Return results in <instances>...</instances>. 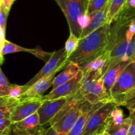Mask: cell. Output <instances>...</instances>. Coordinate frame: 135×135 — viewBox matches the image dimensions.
Listing matches in <instances>:
<instances>
[{
	"label": "cell",
	"instance_id": "e575fe53",
	"mask_svg": "<svg viewBox=\"0 0 135 135\" xmlns=\"http://www.w3.org/2000/svg\"><path fill=\"white\" fill-rule=\"evenodd\" d=\"M127 11L129 17L131 18V19L134 20L135 22V9H131L128 5H127Z\"/></svg>",
	"mask_w": 135,
	"mask_h": 135
},
{
	"label": "cell",
	"instance_id": "d6986e66",
	"mask_svg": "<svg viewBox=\"0 0 135 135\" xmlns=\"http://www.w3.org/2000/svg\"><path fill=\"white\" fill-rule=\"evenodd\" d=\"M129 0H109L108 23L112 25L125 9Z\"/></svg>",
	"mask_w": 135,
	"mask_h": 135
},
{
	"label": "cell",
	"instance_id": "83f0119b",
	"mask_svg": "<svg viewBox=\"0 0 135 135\" xmlns=\"http://www.w3.org/2000/svg\"><path fill=\"white\" fill-rule=\"evenodd\" d=\"M9 12H8L3 6L0 5V26L5 32L6 29V22L8 15Z\"/></svg>",
	"mask_w": 135,
	"mask_h": 135
},
{
	"label": "cell",
	"instance_id": "30bf717a",
	"mask_svg": "<svg viewBox=\"0 0 135 135\" xmlns=\"http://www.w3.org/2000/svg\"><path fill=\"white\" fill-rule=\"evenodd\" d=\"M44 102V100L43 97L18 101L11 116V120L13 124L22 121L24 119L36 113Z\"/></svg>",
	"mask_w": 135,
	"mask_h": 135
},
{
	"label": "cell",
	"instance_id": "8992f818",
	"mask_svg": "<svg viewBox=\"0 0 135 135\" xmlns=\"http://www.w3.org/2000/svg\"><path fill=\"white\" fill-rule=\"evenodd\" d=\"M67 19L70 32L80 37L82 30L78 24L80 16L87 14L88 0H55Z\"/></svg>",
	"mask_w": 135,
	"mask_h": 135
},
{
	"label": "cell",
	"instance_id": "8fae6325",
	"mask_svg": "<svg viewBox=\"0 0 135 135\" xmlns=\"http://www.w3.org/2000/svg\"><path fill=\"white\" fill-rule=\"evenodd\" d=\"M11 131L19 134L43 135L45 129L41 126L39 115L36 112L22 121L13 123Z\"/></svg>",
	"mask_w": 135,
	"mask_h": 135
},
{
	"label": "cell",
	"instance_id": "44dd1931",
	"mask_svg": "<svg viewBox=\"0 0 135 135\" xmlns=\"http://www.w3.org/2000/svg\"><path fill=\"white\" fill-rule=\"evenodd\" d=\"M18 102L9 101L6 98H0V119H11L12 112Z\"/></svg>",
	"mask_w": 135,
	"mask_h": 135
},
{
	"label": "cell",
	"instance_id": "3957f363",
	"mask_svg": "<svg viewBox=\"0 0 135 135\" xmlns=\"http://www.w3.org/2000/svg\"><path fill=\"white\" fill-rule=\"evenodd\" d=\"M103 76L98 72L84 74L81 87L74 96L92 104L111 101L104 90Z\"/></svg>",
	"mask_w": 135,
	"mask_h": 135
},
{
	"label": "cell",
	"instance_id": "f1b7e54d",
	"mask_svg": "<svg viewBox=\"0 0 135 135\" xmlns=\"http://www.w3.org/2000/svg\"><path fill=\"white\" fill-rule=\"evenodd\" d=\"M90 21L91 17L88 14H84L79 17V20H78V24H79V26H80V29L82 30V32L84 29L88 27V25L90 23Z\"/></svg>",
	"mask_w": 135,
	"mask_h": 135
},
{
	"label": "cell",
	"instance_id": "836d02e7",
	"mask_svg": "<svg viewBox=\"0 0 135 135\" xmlns=\"http://www.w3.org/2000/svg\"><path fill=\"white\" fill-rule=\"evenodd\" d=\"M5 32L2 30V28L0 26V48H2V46L3 45L4 42L5 40Z\"/></svg>",
	"mask_w": 135,
	"mask_h": 135
},
{
	"label": "cell",
	"instance_id": "603a6c76",
	"mask_svg": "<svg viewBox=\"0 0 135 135\" xmlns=\"http://www.w3.org/2000/svg\"><path fill=\"white\" fill-rule=\"evenodd\" d=\"M79 41H80V39L79 37L75 36L73 33L70 32L69 36L66 41L65 45V49L68 58L76 50L79 46Z\"/></svg>",
	"mask_w": 135,
	"mask_h": 135
},
{
	"label": "cell",
	"instance_id": "60d3db41",
	"mask_svg": "<svg viewBox=\"0 0 135 135\" xmlns=\"http://www.w3.org/2000/svg\"><path fill=\"white\" fill-rule=\"evenodd\" d=\"M0 4H1V0H0Z\"/></svg>",
	"mask_w": 135,
	"mask_h": 135
},
{
	"label": "cell",
	"instance_id": "ffe728a7",
	"mask_svg": "<svg viewBox=\"0 0 135 135\" xmlns=\"http://www.w3.org/2000/svg\"><path fill=\"white\" fill-rule=\"evenodd\" d=\"M124 120V113L122 109L119 108V106L115 108L111 113V124L107 132L111 134L113 131L122 125Z\"/></svg>",
	"mask_w": 135,
	"mask_h": 135
},
{
	"label": "cell",
	"instance_id": "484cf974",
	"mask_svg": "<svg viewBox=\"0 0 135 135\" xmlns=\"http://www.w3.org/2000/svg\"><path fill=\"white\" fill-rule=\"evenodd\" d=\"M131 124V119L130 117L125 119L122 125L113 131L111 135H128L129 127Z\"/></svg>",
	"mask_w": 135,
	"mask_h": 135
},
{
	"label": "cell",
	"instance_id": "ac0fdd59",
	"mask_svg": "<svg viewBox=\"0 0 135 135\" xmlns=\"http://www.w3.org/2000/svg\"><path fill=\"white\" fill-rule=\"evenodd\" d=\"M81 71V68L79 65L73 62H69L63 71L54 78L52 90L75 78Z\"/></svg>",
	"mask_w": 135,
	"mask_h": 135
},
{
	"label": "cell",
	"instance_id": "9c48e42d",
	"mask_svg": "<svg viewBox=\"0 0 135 135\" xmlns=\"http://www.w3.org/2000/svg\"><path fill=\"white\" fill-rule=\"evenodd\" d=\"M72 96L60 98L55 100H44L37 112L39 115L41 126L43 127L46 124L49 123L67 104Z\"/></svg>",
	"mask_w": 135,
	"mask_h": 135
},
{
	"label": "cell",
	"instance_id": "277c9868",
	"mask_svg": "<svg viewBox=\"0 0 135 135\" xmlns=\"http://www.w3.org/2000/svg\"><path fill=\"white\" fill-rule=\"evenodd\" d=\"M135 95V63L131 61L127 65L111 92V100L119 105L124 103Z\"/></svg>",
	"mask_w": 135,
	"mask_h": 135
},
{
	"label": "cell",
	"instance_id": "5bb4252c",
	"mask_svg": "<svg viewBox=\"0 0 135 135\" xmlns=\"http://www.w3.org/2000/svg\"><path fill=\"white\" fill-rule=\"evenodd\" d=\"M17 52L30 53V54H33L34 55L36 56L37 57L43 60L46 63L48 61V60L50 59L53 54V53L46 52V51L40 49L39 47H37L36 49L25 48V47L18 46V45L13 44L5 40L2 46V48H1V54L3 55H5L6 54H13V53Z\"/></svg>",
	"mask_w": 135,
	"mask_h": 135
},
{
	"label": "cell",
	"instance_id": "f546056e",
	"mask_svg": "<svg viewBox=\"0 0 135 135\" xmlns=\"http://www.w3.org/2000/svg\"><path fill=\"white\" fill-rule=\"evenodd\" d=\"M128 109L129 110V117L131 119L128 135H135V108H129Z\"/></svg>",
	"mask_w": 135,
	"mask_h": 135
},
{
	"label": "cell",
	"instance_id": "74e56055",
	"mask_svg": "<svg viewBox=\"0 0 135 135\" xmlns=\"http://www.w3.org/2000/svg\"><path fill=\"white\" fill-rule=\"evenodd\" d=\"M100 135H111V134H109V133H108V132L105 131V132H104V133H102V134H100Z\"/></svg>",
	"mask_w": 135,
	"mask_h": 135
},
{
	"label": "cell",
	"instance_id": "7bdbcfd3",
	"mask_svg": "<svg viewBox=\"0 0 135 135\" xmlns=\"http://www.w3.org/2000/svg\"></svg>",
	"mask_w": 135,
	"mask_h": 135
},
{
	"label": "cell",
	"instance_id": "b9f144b4",
	"mask_svg": "<svg viewBox=\"0 0 135 135\" xmlns=\"http://www.w3.org/2000/svg\"><path fill=\"white\" fill-rule=\"evenodd\" d=\"M9 135H11V134H9Z\"/></svg>",
	"mask_w": 135,
	"mask_h": 135
},
{
	"label": "cell",
	"instance_id": "2e32d148",
	"mask_svg": "<svg viewBox=\"0 0 135 135\" xmlns=\"http://www.w3.org/2000/svg\"><path fill=\"white\" fill-rule=\"evenodd\" d=\"M109 2V1H108ZM108 3L102 9L94 12L91 14V21L90 25L87 28L83 30L79 39L84 38L93 32L94 31L102 27L104 25L108 23Z\"/></svg>",
	"mask_w": 135,
	"mask_h": 135
},
{
	"label": "cell",
	"instance_id": "7402d4cb",
	"mask_svg": "<svg viewBox=\"0 0 135 135\" xmlns=\"http://www.w3.org/2000/svg\"><path fill=\"white\" fill-rule=\"evenodd\" d=\"M28 87L25 84L24 85H13L12 84L11 90L10 94L7 97H5L9 101L18 102L22 95L26 91Z\"/></svg>",
	"mask_w": 135,
	"mask_h": 135
},
{
	"label": "cell",
	"instance_id": "8d00e7d4",
	"mask_svg": "<svg viewBox=\"0 0 135 135\" xmlns=\"http://www.w3.org/2000/svg\"><path fill=\"white\" fill-rule=\"evenodd\" d=\"M3 55L1 54V49L0 48V65L2 64L3 62Z\"/></svg>",
	"mask_w": 135,
	"mask_h": 135
},
{
	"label": "cell",
	"instance_id": "7a4b0ae2",
	"mask_svg": "<svg viewBox=\"0 0 135 135\" xmlns=\"http://www.w3.org/2000/svg\"><path fill=\"white\" fill-rule=\"evenodd\" d=\"M84 102L85 100L73 96L61 110L50 121V127L60 135H67L80 117Z\"/></svg>",
	"mask_w": 135,
	"mask_h": 135
},
{
	"label": "cell",
	"instance_id": "ab89813d",
	"mask_svg": "<svg viewBox=\"0 0 135 135\" xmlns=\"http://www.w3.org/2000/svg\"><path fill=\"white\" fill-rule=\"evenodd\" d=\"M132 61H133V63H135V52H134V55H133V59H132Z\"/></svg>",
	"mask_w": 135,
	"mask_h": 135
},
{
	"label": "cell",
	"instance_id": "7c38bea8",
	"mask_svg": "<svg viewBox=\"0 0 135 135\" xmlns=\"http://www.w3.org/2000/svg\"><path fill=\"white\" fill-rule=\"evenodd\" d=\"M56 73L51 74L42 78L28 87L26 92L22 95L18 101L26 99L40 98L44 96V94L46 90L52 86L55 75Z\"/></svg>",
	"mask_w": 135,
	"mask_h": 135
},
{
	"label": "cell",
	"instance_id": "4316f807",
	"mask_svg": "<svg viewBox=\"0 0 135 135\" xmlns=\"http://www.w3.org/2000/svg\"><path fill=\"white\" fill-rule=\"evenodd\" d=\"M11 120L9 118L0 119V135H9L12 130Z\"/></svg>",
	"mask_w": 135,
	"mask_h": 135
},
{
	"label": "cell",
	"instance_id": "f35d334b",
	"mask_svg": "<svg viewBox=\"0 0 135 135\" xmlns=\"http://www.w3.org/2000/svg\"><path fill=\"white\" fill-rule=\"evenodd\" d=\"M11 135H28V134H17V133H13V132L11 131Z\"/></svg>",
	"mask_w": 135,
	"mask_h": 135
},
{
	"label": "cell",
	"instance_id": "4dcf8cb0",
	"mask_svg": "<svg viewBox=\"0 0 135 135\" xmlns=\"http://www.w3.org/2000/svg\"><path fill=\"white\" fill-rule=\"evenodd\" d=\"M15 1V0H1L0 5L3 7L8 12H9Z\"/></svg>",
	"mask_w": 135,
	"mask_h": 135
},
{
	"label": "cell",
	"instance_id": "cb8c5ba5",
	"mask_svg": "<svg viewBox=\"0 0 135 135\" xmlns=\"http://www.w3.org/2000/svg\"><path fill=\"white\" fill-rule=\"evenodd\" d=\"M12 84L9 83L0 67V98L7 97L11 90Z\"/></svg>",
	"mask_w": 135,
	"mask_h": 135
},
{
	"label": "cell",
	"instance_id": "d590c367",
	"mask_svg": "<svg viewBox=\"0 0 135 135\" xmlns=\"http://www.w3.org/2000/svg\"><path fill=\"white\" fill-rule=\"evenodd\" d=\"M127 5L131 9H135V0H129Z\"/></svg>",
	"mask_w": 135,
	"mask_h": 135
},
{
	"label": "cell",
	"instance_id": "d4e9b609",
	"mask_svg": "<svg viewBox=\"0 0 135 135\" xmlns=\"http://www.w3.org/2000/svg\"><path fill=\"white\" fill-rule=\"evenodd\" d=\"M109 0H88L87 14L90 15L94 12L100 11L105 7Z\"/></svg>",
	"mask_w": 135,
	"mask_h": 135
},
{
	"label": "cell",
	"instance_id": "d6a6232c",
	"mask_svg": "<svg viewBox=\"0 0 135 135\" xmlns=\"http://www.w3.org/2000/svg\"><path fill=\"white\" fill-rule=\"evenodd\" d=\"M43 135H60L55 130H54L51 127H50L47 129H45Z\"/></svg>",
	"mask_w": 135,
	"mask_h": 135
},
{
	"label": "cell",
	"instance_id": "6da1fadb",
	"mask_svg": "<svg viewBox=\"0 0 135 135\" xmlns=\"http://www.w3.org/2000/svg\"><path fill=\"white\" fill-rule=\"evenodd\" d=\"M110 24H105L89 35L80 39L76 51L68 58L69 62L79 65L82 69L107 51L111 40Z\"/></svg>",
	"mask_w": 135,
	"mask_h": 135
},
{
	"label": "cell",
	"instance_id": "e0dca14e",
	"mask_svg": "<svg viewBox=\"0 0 135 135\" xmlns=\"http://www.w3.org/2000/svg\"><path fill=\"white\" fill-rule=\"evenodd\" d=\"M109 68V51H105L98 57L84 66L82 71L84 74L92 72L101 73L104 75Z\"/></svg>",
	"mask_w": 135,
	"mask_h": 135
},
{
	"label": "cell",
	"instance_id": "5b68a950",
	"mask_svg": "<svg viewBox=\"0 0 135 135\" xmlns=\"http://www.w3.org/2000/svg\"><path fill=\"white\" fill-rule=\"evenodd\" d=\"M118 106L113 101L104 103L89 117L82 135H100L107 131L111 124V113Z\"/></svg>",
	"mask_w": 135,
	"mask_h": 135
},
{
	"label": "cell",
	"instance_id": "52a82bcc",
	"mask_svg": "<svg viewBox=\"0 0 135 135\" xmlns=\"http://www.w3.org/2000/svg\"><path fill=\"white\" fill-rule=\"evenodd\" d=\"M68 56L65 47L53 52L48 61L46 62L43 68L25 85L29 87L42 78L54 73H57L68 64Z\"/></svg>",
	"mask_w": 135,
	"mask_h": 135
},
{
	"label": "cell",
	"instance_id": "ba28073f",
	"mask_svg": "<svg viewBox=\"0 0 135 135\" xmlns=\"http://www.w3.org/2000/svg\"><path fill=\"white\" fill-rule=\"evenodd\" d=\"M83 79L84 73L83 71H81L75 78L61 84L55 89H53L48 94L44 96V100H55L60 98L74 96L81 87Z\"/></svg>",
	"mask_w": 135,
	"mask_h": 135
},
{
	"label": "cell",
	"instance_id": "4fadbf2b",
	"mask_svg": "<svg viewBox=\"0 0 135 135\" xmlns=\"http://www.w3.org/2000/svg\"><path fill=\"white\" fill-rule=\"evenodd\" d=\"M105 102L92 104L86 101L84 102V106H83V111H82L80 117H79L71 130L67 135H82L86 125L87 121L91 115Z\"/></svg>",
	"mask_w": 135,
	"mask_h": 135
},
{
	"label": "cell",
	"instance_id": "1f68e13d",
	"mask_svg": "<svg viewBox=\"0 0 135 135\" xmlns=\"http://www.w3.org/2000/svg\"><path fill=\"white\" fill-rule=\"evenodd\" d=\"M123 106L126 107L127 109H129V108H135V95H134L132 98H131L130 99L127 100L123 104Z\"/></svg>",
	"mask_w": 135,
	"mask_h": 135
},
{
	"label": "cell",
	"instance_id": "9a60e30c",
	"mask_svg": "<svg viewBox=\"0 0 135 135\" xmlns=\"http://www.w3.org/2000/svg\"><path fill=\"white\" fill-rule=\"evenodd\" d=\"M130 62L121 61V63L109 68L103 76L104 90H105L107 96L110 99L111 101H112V100H111V92H112V88H113V86L115 85L121 74L123 71V70L125 69V67L127 66V65Z\"/></svg>",
	"mask_w": 135,
	"mask_h": 135
}]
</instances>
